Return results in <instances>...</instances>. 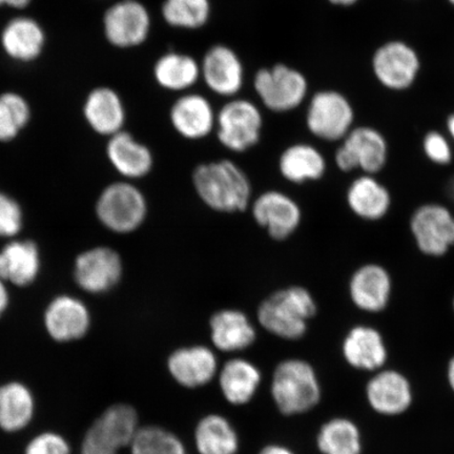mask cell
Here are the masks:
<instances>
[{
  "label": "cell",
  "instance_id": "obj_1",
  "mask_svg": "<svg viewBox=\"0 0 454 454\" xmlns=\"http://www.w3.org/2000/svg\"><path fill=\"white\" fill-rule=\"evenodd\" d=\"M192 181L199 199L215 212H246L253 202L251 180L230 159L199 164L192 170Z\"/></svg>",
  "mask_w": 454,
  "mask_h": 454
},
{
  "label": "cell",
  "instance_id": "obj_2",
  "mask_svg": "<svg viewBox=\"0 0 454 454\" xmlns=\"http://www.w3.org/2000/svg\"><path fill=\"white\" fill-rule=\"evenodd\" d=\"M317 312V301L309 289L294 286L264 299L257 309V320L272 336L297 340L308 333L309 322Z\"/></svg>",
  "mask_w": 454,
  "mask_h": 454
},
{
  "label": "cell",
  "instance_id": "obj_3",
  "mask_svg": "<svg viewBox=\"0 0 454 454\" xmlns=\"http://www.w3.org/2000/svg\"><path fill=\"white\" fill-rule=\"evenodd\" d=\"M270 394L278 411L292 417L309 412L321 402L322 387L316 369L302 359H286L272 373Z\"/></svg>",
  "mask_w": 454,
  "mask_h": 454
},
{
  "label": "cell",
  "instance_id": "obj_4",
  "mask_svg": "<svg viewBox=\"0 0 454 454\" xmlns=\"http://www.w3.org/2000/svg\"><path fill=\"white\" fill-rule=\"evenodd\" d=\"M389 144L385 135L372 126H356L340 142L334 153V164L340 172L378 176L387 167Z\"/></svg>",
  "mask_w": 454,
  "mask_h": 454
},
{
  "label": "cell",
  "instance_id": "obj_5",
  "mask_svg": "<svg viewBox=\"0 0 454 454\" xmlns=\"http://www.w3.org/2000/svg\"><path fill=\"white\" fill-rule=\"evenodd\" d=\"M371 66L372 75L381 87L390 92H405L418 82L422 59L410 43L391 39L374 50Z\"/></svg>",
  "mask_w": 454,
  "mask_h": 454
},
{
  "label": "cell",
  "instance_id": "obj_6",
  "mask_svg": "<svg viewBox=\"0 0 454 454\" xmlns=\"http://www.w3.org/2000/svg\"><path fill=\"white\" fill-rule=\"evenodd\" d=\"M408 227L414 246L426 257L442 258L454 248V213L445 204H421L414 208Z\"/></svg>",
  "mask_w": 454,
  "mask_h": 454
},
{
  "label": "cell",
  "instance_id": "obj_7",
  "mask_svg": "<svg viewBox=\"0 0 454 454\" xmlns=\"http://www.w3.org/2000/svg\"><path fill=\"white\" fill-rule=\"evenodd\" d=\"M306 126L319 140L340 142L356 127L355 107L348 96L338 90H320L309 102Z\"/></svg>",
  "mask_w": 454,
  "mask_h": 454
},
{
  "label": "cell",
  "instance_id": "obj_8",
  "mask_svg": "<svg viewBox=\"0 0 454 454\" xmlns=\"http://www.w3.org/2000/svg\"><path fill=\"white\" fill-rule=\"evenodd\" d=\"M138 421L137 411L130 405L107 408L85 434L81 454H118L129 447L140 427Z\"/></svg>",
  "mask_w": 454,
  "mask_h": 454
},
{
  "label": "cell",
  "instance_id": "obj_9",
  "mask_svg": "<svg viewBox=\"0 0 454 454\" xmlns=\"http://www.w3.org/2000/svg\"><path fill=\"white\" fill-rule=\"evenodd\" d=\"M96 212L106 229L117 234H129L145 223L149 207L138 187L116 183L102 192Z\"/></svg>",
  "mask_w": 454,
  "mask_h": 454
},
{
  "label": "cell",
  "instance_id": "obj_10",
  "mask_svg": "<svg viewBox=\"0 0 454 454\" xmlns=\"http://www.w3.org/2000/svg\"><path fill=\"white\" fill-rule=\"evenodd\" d=\"M262 127L259 107L247 99L227 102L215 119L220 144L235 153H244L257 145Z\"/></svg>",
  "mask_w": 454,
  "mask_h": 454
},
{
  "label": "cell",
  "instance_id": "obj_11",
  "mask_svg": "<svg viewBox=\"0 0 454 454\" xmlns=\"http://www.w3.org/2000/svg\"><path fill=\"white\" fill-rule=\"evenodd\" d=\"M254 89L269 110L286 113L297 109L302 104L309 93V82L302 73L287 66L277 65L257 73Z\"/></svg>",
  "mask_w": 454,
  "mask_h": 454
},
{
  "label": "cell",
  "instance_id": "obj_12",
  "mask_svg": "<svg viewBox=\"0 0 454 454\" xmlns=\"http://www.w3.org/2000/svg\"><path fill=\"white\" fill-rule=\"evenodd\" d=\"M393 294V276L382 264H362L349 277L348 297L355 308L365 314L384 312L388 309Z\"/></svg>",
  "mask_w": 454,
  "mask_h": 454
},
{
  "label": "cell",
  "instance_id": "obj_13",
  "mask_svg": "<svg viewBox=\"0 0 454 454\" xmlns=\"http://www.w3.org/2000/svg\"><path fill=\"white\" fill-rule=\"evenodd\" d=\"M255 223L276 241H284L296 232L302 223V209L286 192L270 190L262 192L251 204Z\"/></svg>",
  "mask_w": 454,
  "mask_h": 454
},
{
  "label": "cell",
  "instance_id": "obj_14",
  "mask_svg": "<svg viewBox=\"0 0 454 454\" xmlns=\"http://www.w3.org/2000/svg\"><path fill=\"white\" fill-rule=\"evenodd\" d=\"M369 407L383 417H397L410 411L413 403L412 385L395 369L383 368L373 372L365 386Z\"/></svg>",
  "mask_w": 454,
  "mask_h": 454
},
{
  "label": "cell",
  "instance_id": "obj_15",
  "mask_svg": "<svg viewBox=\"0 0 454 454\" xmlns=\"http://www.w3.org/2000/svg\"><path fill=\"white\" fill-rule=\"evenodd\" d=\"M168 371L174 381L183 387L200 388L218 376L217 356L207 346H184L169 355Z\"/></svg>",
  "mask_w": 454,
  "mask_h": 454
},
{
  "label": "cell",
  "instance_id": "obj_16",
  "mask_svg": "<svg viewBox=\"0 0 454 454\" xmlns=\"http://www.w3.org/2000/svg\"><path fill=\"white\" fill-rule=\"evenodd\" d=\"M151 28V17L144 4L122 0L114 4L105 16L106 35L119 48H130L145 42Z\"/></svg>",
  "mask_w": 454,
  "mask_h": 454
},
{
  "label": "cell",
  "instance_id": "obj_17",
  "mask_svg": "<svg viewBox=\"0 0 454 454\" xmlns=\"http://www.w3.org/2000/svg\"><path fill=\"white\" fill-rule=\"evenodd\" d=\"M123 265L121 255L109 247H96L79 255L75 280L84 291L102 294L121 281Z\"/></svg>",
  "mask_w": 454,
  "mask_h": 454
},
{
  "label": "cell",
  "instance_id": "obj_18",
  "mask_svg": "<svg viewBox=\"0 0 454 454\" xmlns=\"http://www.w3.org/2000/svg\"><path fill=\"white\" fill-rule=\"evenodd\" d=\"M342 356L350 367L356 371L376 372L385 368L389 351L381 332L368 325H357L345 334Z\"/></svg>",
  "mask_w": 454,
  "mask_h": 454
},
{
  "label": "cell",
  "instance_id": "obj_19",
  "mask_svg": "<svg viewBox=\"0 0 454 454\" xmlns=\"http://www.w3.org/2000/svg\"><path fill=\"white\" fill-rule=\"evenodd\" d=\"M345 199L349 211L366 223H379L393 207L391 192L374 175L357 176L346 190Z\"/></svg>",
  "mask_w": 454,
  "mask_h": 454
},
{
  "label": "cell",
  "instance_id": "obj_20",
  "mask_svg": "<svg viewBox=\"0 0 454 454\" xmlns=\"http://www.w3.org/2000/svg\"><path fill=\"white\" fill-rule=\"evenodd\" d=\"M201 75L214 93L231 98L243 85L244 71L239 57L225 45H215L204 56Z\"/></svg>",
  "mask_w": 454,
  "mask_h": 454
},
{
  "label": "cell",
  "instance_id": "obj_21",
  "mask_svg": "<svg viewBox=\"0 0 454 454\" xmlns=\"http://www.w3.org/2000/svg\"><path fill=\"white\" fill-rule=\"evenodd\" d=\"M170 123L181 137L201 140L215 128V114L202 95L187 94L175 101L169 112Z\"/></svg>",
  "mask_w": 454,
  "mask_h": 454
},
{
  "label": "cell",
  "instance_id": "obj_22",
  "mask_svg": "<svg viewBox=\"0 0 454 454\" xmlns=\"http://www.w3.org/2000/svg\"><path fill=\"white\" fill-rule=\"evenodd\" d=\"M214 348L223 353L246 350L257 339V331L249 317L239 309H224L215 311L209 319Z\"/></svg>",
  "mask_w": 454,
  "mask_h": 454
},
{
  "label": "cell",
  "instance_id": "obj_23",
  "mask_svg": "<svg viewBox=\"0 0 454 454\" xmlns=\"http://www.w3.org/2000/svg\"><path fill=\"white\" fill-rule=\"evenodd\" d=\"M44 325L57 342L81 339L90 328L89 310L82 301L75 298H56L45 310Z\"/></svg>",
  "mask_w": 454,
  "mask_h": 454
},
{
  "label": "cell",
  "instance_id": "obj_24",
  "mask_svg": "<svg viewBox=\"0 0 454 454\" xmlns=\"http://www.w3.org/2000/svg\"><path fill=\"white\" fill-rule=\"evenodd\" d=\"M218 380L225 401L231 405L244 406L257 394L262 382V373L252 361L232 357L220 368Z\"/></svg>",
  "mask_w": 454,
  "mask_h": 454
},
{
  "label": "cell",
  "instance_id": "obj_25",
  "mask_svg": "<svg viewBox=\"0 0 454 454\" xmlns=\"http://www.w3.org/2000/svg\"><path fill=\"white\" fill-rule=\"evenodd\" d=\"M106 152L113 167L123 177L144 178L154 168V156L149 147L122 130L111 136Z\"/></svg>",
  "mask_w": 454,
  "mask_h": 454
},
{
  "label": "cell",
  "instance_id": "obj_26",
  "mask_svg": "<svg viewBox=\"0 0 454 454\" xmlns=\"http://www.w3.org/2000/svg\"><path fill=\"white\" fill-rule=\"evenodd\" d=\"M278 167L282 177L294 184L315 183L325 177L327 172L325 156L309 144L288 146L283 151Z\"/></svg>",
  "mask_w": 454,
  "mask_h": 454
},
{
  "label": "cell",
  "instance_id": "obj_27",
  "mask_svg": "<svg viewBox=\"0 0 454 454\" xmlns=\"http://www.w3.org/2000/svg\"><path fill=\"white\" fill-rule=\"evenodd\" d=\"M41 269V258L35 243L15 241L0 252V279L17 286H30Z\"/></svg>",
  "mask_w": 454,
  "mask_h": 454
},
{
  "label": "cell",
  "instance_id": "obj_28",
  "mask_svg": "<svg viewBox=\"0 0 454 454\" xmlns=\"http://www.w3.org/2000/svg\"><path fill=\"white\" fill-rule=\"evenodd\" d=\"M195 445L199 454H237L240 440L229 419L209 413L196 426Z\"/></svg>",
  "mask_w": 454,
  "mask_h": 454
},
{
  "label": "cell",
  "instance_id": "obj_29",
  "mask_svg": "<svg viewBox=\"0 0 454 454\" xmlns=\"http://www.w3.org/2000/svg\"><path fill=\"white\" fill-rule=\"evenodd\" d=\"M84 115L96 132L113 136L121 132L126 113L122 102L114 90L100 88L90 94Z\"/></svg>",
  "mask_w": 454,
  "mask_h": 454
},
{
  "label": "cell",
  "instance_id": "obj_30",
  "mask_svg": "<svg viewBox=\"0 0 454 454\" xmlns=\"http://www.w3.org/2000/svg\"><path fill=\"white\" fill-rule=\"evenodd\" d=\"M35 401L26 385L11 382L0 386V428L17 433L31 423Z\"/></svg>",
  "mask_w": 454,
  "mask_h": 454
},
{
  "label": "cell",
  "instance_id": "obj_31",
  "mask_svg": "<svg viewBox=\"0 0 454 454\" xmlns=\"http://www.w3.org/2000/svg\"><path fill=\"white\" fill-rule=\"evenodd\" d=\"M317 447L322 454H362L363 436L353 419L338 417L321 426Z\"/></svg>",
  "mask_w": 454,
  "mask_h": 454
},
{
  "label": "cell",
  "instance_id": "obj_32",
  "mask_svg": "<svg viewBox=\"0 0 454 454\" xmlns=\"http://www.w3.org/2000/svg\"><path fill=\"white\" fill-rule=\"evenodd\" d=\"M2 41L5 52L12 59L28 61L41 54L44 35L36 21L20 17L5 27Z\"/></svg>",
  "mask_w": 454,
  "mask_h": 454
},
{
  "label": "cell",
  "instance_id": "obj_33",
  "mask_svg": "<svg viewBox=\"0 0 454 454\" xmlns=\"http://www.w3.org/2000/svg\"><path fill=\"white\" fill-rule=\"evenodd\" d=\"M156 81L169 90H184L195 85L201 76V67L189 55L168 53L154 67Z\"/></svg>",
  "mask_w": 454,
  "mask_h": 454
},
{
  "label": "cell",
  "instance_id": "obj_34",
  "mask_svg": "<svg viewBox=\"0 0 454 454\" xmlns=\"http://www.w3.org/2000/svg\"><path fill=\"white\" fill-rule=\"evenodd\" d=\"M129 448L130 454H189L179 436L156 425L139 427Z\"/></svg>",
  "mask_w": 454,
  "mask_h": 454
},
{
  "label": "cell",
  "instance_id": "obj_35",
  "mask_svg": "<svg viewBox=\"0 0 454 454\" xmlns=\"http://www.w3.org/2000/svg\"><path fill=\"white\" fill-rule=\"evenodd\" d=\"M209 14V0H166L162 5L164 20L175 27H201L207 24Z\"/></svg>",
  "mask_w": 454,
  "mask_h": 454
},
{
  "label": "cell",
  "instance_id": "obj_36",
  "mask_svg": "<svg viewBox=\"0 0 454 454\" xmlns=\"http://www.w3.org/2000/svg\"><path fill=\"white\" fill-rule=\"evenodd\" d=\"M28 119L30 109L24 98L14 93L0 96V141L14 139Z\"/></svg>",
  "mask_w": 454,
  "mask_h": 454
},
{
  "label": "cell",
  "instance_id": "obj_37",
  "mask_svg": "<svg viewBox=\"0 0 454 454\" xmlns=\"http://www.w3.org/2000/svg\"><path fill=\"white\" fill-rule=\"evenodd\" d=\"M452 142L441 130L431 129L422 139L423 154L436 167H448L453 161Z\"/></svg>",
  "mask_w": 454,
  "mask_h": 454
},
{
  "label": "cell",
  "instance_id": "obj_38",
  "mask_svg": "<svg viewBox=\"0 0 454 454\" xmlns=\"http://www.w3.org/2000/svg\"><path fill=\"white\" fill-rule=\"evenodd\" d=\"M22 226V213L14 199L0 192V237L19 234Z\"/></svg>",
  "mask_w": 454,
  "mask_h": 454
},
{
  "label": "cell",
  "instance_id": "obj_39",
  "mask_svg": "<svg viewBox=\"0 0 454 454\" xmlns=\"http://www.w3.org/2000/svg\"><path fill=\"white\" fill-rule=\"evenodd\" d=\"M25 454H71V448L61 435L44 433L28 442Z\"/></svg>",
  "mask_w": 454,
  "mask_h": 454
},
{
  "label": "cell",
  "instance_id": "obj_40",
  "mask_svg": "<svg viewBox=\"0 0 454 454\" xmlns=\"http://www.w3.org/2000/svg\"><path fill=\"white\" fill-rule=\"evenodd\" d=\"M259 454H296L288 447L278 444H270L262 448Z\"/></svg>",
  "mask_w": 454,
  "mask_h": 454
},
{
  "label": "cell",
  "instance_id": "obj_41",
  "mask_svg": "<svg viewBox=\"0 0 454 454\" xmlns=\"http://www.w3.org/2000/svg\"><path fill=\"white\" fill-rule=\"evenodd\" d=\"M9 304V294L7 288H5L4 280L0 279V317L7 309Z\"/></svg>",
  "mask_w": 454,
  "mask_h": 454
},
{
  "label": "cell",
  "instance_id": "obj_42",
  "mask_svg": "<svg viewBox=\"0 0 454 454\" xmlns=\"http://www.w3.org/2000/svg\"><path fill=\"white\" fill-rule=\"evenodd\" d=\"M447 383L450 386L452 393L454 394V355L452 356L450 362H448L446 371Z\"/></svg>",
  "mask_w": 454,
  "mask_h": 454
},
{
  "label": "cell",
  "instance_id": "obj_43",
  "mask_svg": "<svg viewBox=\"0 0 454 454\" xmlns=\"http://www.w3.org/2000/svg\"><path fill=\"white\" fill-rule=\"evenodd\" d=\"M446 135L448 138H450L454 145V112L448 115L446 118Z\"/></svg>",
  "mask_w": 454,
  "mask_h": 454
},
{
  "label": "cell",
  "instance_id": "obj_44",
  "mask_svg": "<svg viewBox=\"0 0 454 454\" xmlns=\"http://www.w3.org/2000/svg\"><path fill=\"white\" fill-rule=\"evenodd\" d=\"M31 0H0V5L9 4L14 8H25Z\"/></svg>",
  "mask_w": 454,
  "mask_h": 454
},
{
  "label": "cell",
  "instance_id": "obj_45",
  "mask_svg": "<svg viewBox=\"0 0 454 454\" xmlns=\"http://www.w3.org/2000/svg\"><path fill=\"white\" fill-rule=\"evenodd\" d=\"M328 2L333 5H337V7L348 8L359 4L361 0H328Z\"/></svg>",
  "mask_w": 454,
  "mask_h": 454
},
{
  "label": "cell",
  "instance_id": "obj_46",
  "mask_svg": "<svg viewBox=\"0 0 454 454\" xmlns=\"http://www.w3.org/2000/svg\"><path fill=\"white\" fill-rule=\"evenodd\" d=\"M447 3L451 5V7L454 8V0H447Z\"/></svg>",
  "mask_w": 454,
  "mask_h": 454
},
{
  "label": "cell",
  "instance_id": "obj_47",
  "mask_svg": "<svg viewBox=\"0 0 454 454\" xmlns=\"http://www.w3.org/2000/svg\"><path fill=\"white\" fill-rule=\"evenodd\" d=\"M451 306H452V311H453V315H454V296L452 298Z\"/></svg>",
  "mask_w": 454,
  "mask_h": 454
}]
</instances>
